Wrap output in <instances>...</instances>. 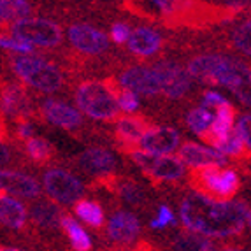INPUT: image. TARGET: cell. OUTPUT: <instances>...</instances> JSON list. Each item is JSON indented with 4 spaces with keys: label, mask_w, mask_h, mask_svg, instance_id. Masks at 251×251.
I'll return each mask as SVG.
<instances>
[{
    "label": "cell",
    "mask_w": 251,
    "mask_h": 251,
    "mask_svg": "<svg viewBox=\"0 0 251 251\" xmlns=\"http://www.w3.org/2000/svg\"><path fill=\"white\" fill-rule=\"evenodd\" d=\"M181 220L195 234L207 237H228L243 230L248 223V207L243 202L216 201L193 190L181 201Z\"/></svg>",
    "instance_id": "cell-1"
},
{
    "label": "cell",
    "mask_w": 251,
    "mask_h": 251,
    "mask_svg": "<svg viewBox=\"0 0 251 251\" xmlns=\"http://www.w3.org/2000/svg\"><path fill=\"white\" fill-rule=\"evenodd\" d=\"M188 72L202 84H218L237 97L239 102L251 105V69L225 54H201L190 60Z\"/></svg>",
    "instance_id": "cell-2"
},
{
    "label": "cell",
    "mask_w": 251,
    "mask_h": 251,
    "mask_svg": "<svg viewBox=\"0 0 251 251\" xmlns=\"http://www.w3.org/2000/svg\"><path fill=\"white\" fill-rule=\"evenodd\" d=\"M116 84L111 81H83L75 90V105L81 113L86 116L99 120V122H109L118 116L122 111L118 104Z\"/></svg>",
    "instance_id": "cell-3"
},
{
    "label": "cell",
    "mask_w": 251,
    "mask_h": 251,
    "mask_svg": "<svg viewBox=\"0 0 251 251\" xmlns=\"http://www.w3.org/2000/svg\"><path fill=\"white\" fill-rule=\"evenodd\" d=\"M11 67L26 86H32L37 92H58L63 84V75L56 65L37 58V56H32V54L14 56L11 60Z\"/></svg>",
    "instance_id": "cell-4"
},
{
    "label": "cell",
    "mask_w": 251,
    "mask_h": 251,
    "mask_svg": "<svg viewBox=\"0 0 251 251\" xmlns=\"http://www.w3.org/2000/svg\"><path fill=\"white\" fill-rule=\"evenodd\" d=\"M192 179L193 184L199 188L197 192L205 193L216 201H226L234 197L241 186L237 172L232 169H222L220 165L197 169Z\"/></svg>",
    "instance_id": "cell-5"
},
{
    "label": "cell",
    "mask_w": 251,
    "mask_h": 251,
    "mask_svg": "<svg viewBox=\"0 0 251 251\" xmlns=\"http://www.w3.org/2000/svg\"><path fill=\"white\" fill-rule=\"evenodd\" d=\"M11 28V35L30 42L32 46L54 48L62 42V28L54 21L44 18H23L14 21Z\"/></svg>",
    "instance_id": "cell-6"
},
{
    "label": "cell",
    "mask_w": 251,
    "mask_h": 251,
    "mask_svg": "<svg viewBox=\"0 0 251 251\" xmlns=\"http://www.w3.org/2000/svg\"><path fill=\"white\" fill-rule=\"evenodd\" d=\"M137 167L148 177L155 181H176L184 176V163L179 156L172 155H153L148 151L135 148L128 153Z\"/></svg>",
    "instance_id": "cell-7"
},
{
    "label": "cell",
    "mask_w": 251,
    "mask_h": 251,
    "mask_svg": "<svg viewBox=\"0 0 251 251\" xmlns=\"http://www.w3.org/2000/svg\"><path fill=\"white\" fill-rule=\"evenodd\" d=\"M44 190L53 201L60 202L63 205L77 204L84 193V186L71 172L62 169H51L42 177Z\"/></svg>",
    "instance_id": "cell-8"
},
{
    "label": "cell",
    "mask_w": 251,
    "mask_h": 251,
    "mask_svg": "<svg viewBox=\"0 0 251 251\" xmlns=\"http://www.w3.org/2000/svg\"><path fill=\"white\" fill-rule=\"evenodd\" d=\"M153 69L158 74L160 83H162V93L167 99L176 100L186 95V92L190 90V83H192L188 69L181 67L176 62H169V60L156 63Z\"/></svg>",
    "instance_id": "cell-9"
},
{
    "label": "cell",
    "mask_w": 251,
    "mask_h": 251,
    "mask_svg": "<svg viewBox=\"0 0 251 251\" xmlns=\"http://www.w3.org/2000/svg\"><path fill=\"white\" fill-rule=\"evenodd\" d=\"M120 86L144 97H155L162 93V83L153 67L135 65L120 75Z\"/></svg>",
    "instance_id": "cell-10"
},
{
    "label": "cell",
    "mask_w": 251,
    "mask_h": 251,
    "mask_svg": "<svg viewBox=\"0 0 251 251\" xmlns=\"http://www.w3.org/2000/svg\"><path fill=\"white\" fill-rule=\"evenodd\" d=\"M69 42L79 53L84 54H100L107 51L109 37L99 28L86 23H74L69 26L67 32Z\"/></svg>",
    "instance_id": "cell-11"
},
{
    "label": "cell",
    "mask_w": 251,
    "mask_h": 251,
    "mask_svg": "<svg viewBox=\"0 0 251 251\" xmlns=\"http://www.w3.org/2000/svg\"><path fill=\"white\" fill-rule=\"evenodd\" d=\"M179 132L172 126H151L141 139L139 148L153 155H169L179 146Z\"/></svg>",
    "instance_id": "cell-12"
},
{
    "label": "cell",
    "mask_w": 251,
    "mask_h": 251,
    "mask_svg": "<svg viewBox=\"0 0 251 251\" xmlns=\"http://www.w3.org/2000/svg\"><path fill=\"white\" fill-rule=\"evenodd\" d=\"M41 111L51 125L60 126L63 130H75L83 125V116H81L79 109L72 107L65 102L48 99L42 102Z\"/></svg>",
    "instance_id": "cell-13"
},
{
    "label": "cell",
    "mask_w": 251,
    "mask_h": 251,
    "mask_svg": "<svg viewBox=\"0 0 251 251\" xmlns=\"http://www.w3.org/2000/svg\"><path fill=\"white\" fill-rule=\"evenodd\" d=\"M177 156L181 158V162L184 165H188L192 169H205V167H213V165H225L226 158L225 155H222L220 151H216L214 148L201 146V144L195 143H186L179 148L177 151Z\"/></svg>",
    "instance_id": "cell-14"
},
{
    "label": "cell",
    "mask_w": 251,
    "mask_h": 251,
    "mask_svg": "<svg viewBox=\"0 0 251 251\" xmlns=\"http://www.w3.org/2000/svg\"><path fill=\"white\" fill-rule=\"evenodd\" d=\"M2 114L13 120H25L30 114V99L25 86L18 83L4 84L2 90Z\"/></svg>",
    "instance_id": "cell-15"
},
{
    "label": "cell",
    "mask_w": 251,
    "mask_h": 251,
    "mask_svg": "<svg viewBox=\"0 0 251 251\" xmlns=\"http://www.w3.org/2000/svg\"><path fill=\"white\" fill-rule=\"evenodd\" d=\"M0 186H2V193L23 199H35L41 193V186L32 176L18 171H7V169H4L0 174Z\"/></svg>",
    "instance_id": "cell-16"
},
{
    "label": "cell",
    "mask_w": 251,
    "mask_h": 251,
    "mask_svg": "<svg viewBox=\"0 0 251 251\" xmlns=\"http://www.w3.org/2000/svg\"><path fill=\"white\" fill-rule=\"evenodd\" d=\"M107 234L109 237L116 241V243L128 244L137 239L141 234V223L135 214L128 211H118L116 214L111 216L107 223Z\"/></svg>",
    "instance_id": "cell-17"
},
{
    "label": "cell",
    "mask_w": 251,
    "mask_h": 251,
    "mask_svg": "<svg viewBox=\"0 0 251 251\" xmlns=\"http://www.w3.org/2000/svg\"><path fill=\"white\" fill-rule=\"evenodd\" d=\"M151 125H148L146 120L137 116H123L116 123V139L120 141L122 148L130 153L134 151L135 146L141 144V139L144 137Z\"/></svg>",
    "instance_id": "cell-18"
},
{
    "label": "cell",
    "mask_w": 251,
    "mask_h": 251,
    "mask_svg": "<svg viewBox=\"0 0 251 251\" xmlns=\"http://www.w3.org/2000/svg\"><path fill=\"white\" fill-rule=\"evenodd\" d=\"M79 167L92 176H105L111 174L116 167V158L105 148H88L77 158Z\"/></svg>",
    "instance_id": "cell-19"
},
{
    "label": "cell",
    "mask_w": 251,
    "mask_h": 251,
    "mask_svg": "<svg viewBox=\"0 0 251 251\" xmlns=\"http://www.w3.org/2000/svg\"><path fill=\"white\" fill-rule=\"evenodd\" d=\"M234 122H235V109L230 102L225 104V105H222V107H218L216 114H214V122H213V125H211L209 134L205 135L202 141H205L211 148L216 150V148L232 134V130L235 128Z\"/></svg>",
    "instance_id": "cell-20"
},
{
    "label": "cell",
    "mask_w": 251,
    "mask_h": 251,
    "mask_svg": "<svg viewBox=\"0 0 251 251\" xmlns=\"http://www.w3.org/2000/svg\"><path fill=\"white\" fill-rule=\"evenodd\" d=\"M126 46L134 54L148 58V56L158 53V50L162 48V35L150 26H139V28L132 30V35H130Z\"/></svg>",
    "instance_id": "cell-21"
},
{
    "label": "cell",
    "mask_w": 251,
    "mask_h": 251,
    "mask_svg": "<svg viewBox=\"0 0 251 251\" xmlns=\"http://www.w3.org/2000/svg\"><path fill=\"white\" fill-rule=\"evenodd\" d=\"M0 220H2V225L7 228L20 230L26 223L25 205L7 193H2V197H0Z\"/></svg>",
    "instance_id": "cell-22"
},
{
    "label": "cell",
    "mask_w": 251,
    "mask_h": 251,
    "mask_svg": "<svg viewBox=\"0 0 251 251\" xmlns=\"http://www.w3.org/2000/svg\"><path fill=\"white\" fill-rule=\"evenodd\" d=\"M60 226H62L63 230H65V234L69 235L74 251H92V248H93L92 237H90L88 232L84 230L79 223L75 222L74 218L69 216V214H63L62 225Z\"/></svg>",
    "instance_id": "cell-23"
},
{
    "label": "cell",
    "mask_w": 251,
    "mask_h": 251,
    "mask_svg": "<svg viewBox=\"0 0 251 251\" xmlns=\"http://www.w3.org/2000/svg\"><path fill=\"white\" fill-rule=\"evenodd\" d=\"M62 211L58 205L50 204V202H37L32 207V220L37 225L44 228H54V226L62 225Z\"/></svg>",
    "instance_id": "cell-24"
},
{
    "label": "cell",
    "mask_w": 251,
    "mask_h": 251,
    "mask_svg": "<svg viewBox=\"0 0 251 251\" xmlns=\"http://www.w3.org/2000/svg\"><path fill=\"white\" fill-rule=\"evenodd\" d=\"M167 20H179L193 9V0H148Z\"/></svg>",
    "instance_id": "cell-25"
},
{
    "label": "cell",
    "mask_w": 251,
    "mask_h": 251,
    "mask_svg": "<svg viewBox=\"0 0 251 251\" xmlns=\"http://www.w3.org/2000/svg\"><path fill=\"white\" fill-rule=\"evenodd\" d=\"M171 251H218L207 237L201 234H179L171 244Z\"/></svg>",
    "instance_id": "cell-26"
},
{
    "label": "cell",
    "mask_w": 251,
    "mask_h": 251,
    "mask_svg": "<svg viewBox=\"0 0 251 251\" xmlns=\"http://www.w3.org/2000/svg\"><path fill=\"white\" fill-rule=\"evenodd\" d=\"M213 122H214V114L211 113V109L204 107V105L192 109L188 113V116H186V123H188L190 130H192L193 134H197L201 139H204L205 135L209 134Z\"/></svg>",
    "instance_id": "cell-27"
},
{
    "label": "cell",
    "mask_w": 251,
    "mask_h": 251,
    "mask_svg": "<svg viewBox=\"0 0 251 251\" xmlns=\"http://www.w3.org/2000/svg\"><path fill=\"white\" fill-rule=\"evenodd\" d=\"M30 13L28 0H0V18L2 25H13L14 21L23 20Z\"/></svg>",
    "instance_id": "cell-28"
},
{
    "label": "cell",
    "mask_w": 251,
    "mask_h": 251,
    "mask_svg": "<svg viewBox=\"0 0 251 251\" xmlns=\"http://www.w3.org/2000/svg\"><path fill=\"white\" fill-rule=\"evenodd\" d=\"M75 216L79 218L81 222H84L90 226H102L104 225V211L95 201H83L81 199L77 204L74 205Z\"/></svg>",
    "instance_id": "cell-29"
},
{
    "label": "cell",
    "mask_w": 251,
    "mask_h": 251,
    "mask_svg": "<svg viewBox=\"0 0 251 251\" xmlns=\"http://www.w3.org/2000/svg\"><path fill=\"white\" fill-rule=\"evenodd\" d=\"M25 153L32 162L44 163L53 156V146L42 137H32L25 143Z\"/></svg>",
    "instance_id": "cell-30"
},
{
    "label": "cell",
    "mask_w": 251,
    "mask_h": 251,
    "mask_svg": "<svg viewBox=\"0 0 251 251\" xmlns=\"http://www.w3.org/2000/svg\"><path fill=\"white\" fill-rule=\"evenodd\" d=\"M232 44L237 51L251 56V18L237 26L232 34Z\"/></svg>",
    "instance_id": "cell-31"
},
{
    "label": "cell",
    "mask_w": 251,
    "mask_h": 251,
    "mask_svg": "<svg viewBox=\"0 0 251 251\" xmlns=\"http://www.w3.org/2000/svg\"><path fill=\"white\" fill-rule=\"evenodd\" d=\"M243 150H246V146H244L243 135H241L239 128L232 130V134L216 148V151H220L225 156H237L243 153Z\"/></svg>",
    "instance_id": "cell-32"
},
{
    "label": "cell",
    "mask_w": 251,
    "mask_h": 251,
    "mask_svg": "<svg viewBox=\"0 0 251 251\" xmlns=\"http://www.w3.org/2000/svg\"><path fill=\"white\" fill-rule=\"evenodd\" d=\"M118 193L123 201H126L132 205H137L144 201V193L141 192V188L137 184L130 183V181H120L118 183Z\"/></svg>",
    "instance_id": "cell-33"
},
{
    "label": "cell",
    "mask_w": 251,
    "mask_h": 251,
    "mask_svg": "<svg viewBox=\"0 0 251 251\" xmlns=\"http://www.w3.org/2000/svg\"><path fill=\"white\" fill-rule=\"evenodd\" d=\"M0 46L4 48V50L14 51V53H20V54L34 53V46H32L30 42L14 37V35H2V39H0Z\"/></svg>",
    "instance_id": "cell-34"
},
{
    "label": "cell",
    "mask_w": 251,
    "mask_h": 251,
    "mask_svg": "<svg viewBox=\"0 0 251 251\" xmlns=\"http://www.w3.org/2000/svg\"><path fill=\"white\" fill-rule=\"evenodd\" d=\"M118 104H120V109L123 113L132 114L139 109V97L137 93L130 92V90L122 88L120 93H118Z\"/></svg>",
    "instance_id": "cell-35"
},
{
    "label": "cell",
    "mask_w": 251,
    "mask_h": 251,
    "mask_svg": "<svg viewBox=\"0 0 251 251\" xmlns=\"http://www.w3.org/2000/svg\"><path fill=\"white\" fill-rule=\"evenodd\" d=\"M176 225V216L172 213V209L169 205H160L158 213H156V218H153L150 223L151 228H165V226Z\"/></svg>",
    "instance_id": "cell-36"
},
{
    "label": "cell",
    "mask_w": 251,
    "mask_h": 251,
    "mask_svg": "<svg viewBox=\"0 0 251 251\" xmlns=\"http://www.w3.org/2000/svg\"><path fill=\"white\" fill-rule=\"evenodd\" d=\"M130 35H132V30L126 23H114L111 26V41L114 44H125L130 41Z\"/></svg>",
    "instance_id": "cell-37"
},
{
    "label": "cell",
    "mask_w": 251,
    "mask_h": 251,
    "mask_svg": "<svg viewBox=\"0 0 251 251\" xmlns=\"http://www.w3.org/2000/svg\"><path fill=\"white\" fill-rule=\"evenodd\" d=\"M225 104H228V100H226L222 93L213 92V90H207V92L202 95V105L207 109H214V111H216L218 107H222V105H225Z\"/></svg>",
    "instance_id": "cell-38"
},
{
    "label": "cell",
    "mask_w": 251,
    "mask_h": 251,
    "mask_svg": "<svg viewBox=\"0 0 251 251\" xmlns=\"http://www.w3.org/2000/svg\"><path fill=\"white\" fill-rule=\"evenodd\" d=\"M237 128H239V132H241V135H243L246 150L251 151V114H246V116H243L239 120Z\"/></svg>",
    "instance_id": "cell-39"
},
{
    "label": "cell",
    "mask_w": 251,
    "mask_h": 251,
    "mask_svg": "<svg viewBox=\"0 0 251 251\" xmlns=\"http://www.w3.org/2000/svg\"><path fill=\"white\" fill-rule=\"evenodd\" d=\"M16 135L18 139H23V141H28V139L34 137V125L26 120H18L16 122Z\"/></svg>",
    "instance_id": "cell-40"
},
{
    "label": "cell",
    "mask_w": 251,
    "mask_h": 251,
    "mask_svg": "<svg viewBox=\"0 0 251 251\" xmlns=\"http://www.w3.org/2000/svg\"><path fill=\"white\" fill-rule=\"evenodd\" d=\"M222 2L226 7H232V9H244L248 5H251V0H222Z\"/></svg>",
    "instance_id": "cell-41"
},
{
    "label": "cell",
    "mask_w": 251,
    "mask_h": 251,
    "mask_svg": "<svg viewBox=\"0 0 251 251\" xmlns=\"http://www.w3.org/2000/svg\"><path fill=\"white\" fill-rule=\"evenodd\" d=\"M7 163H9V148H7V143L2 141V165L7 167Z\"/></svg>",
    "instance_id": "cell-42"
},
{
    "label": "cell",
    "mask_w": 251,
    "mask_h": 251,
    "mask_svg": "<svg viewBox=\"0 0 251 251\" xmlns=\"http://www.w3.org/2000/svg\"><path fill=\"white\" fill-rule=\"evenodd\" d=\"M2 251H23V250H20V248H7V246H4V248H2Z\"/></svg>",
    "instance_id": "cell-43"
},
{
    "label": "cell",
    "mask_w": 251,
    "mask_h": 251,
    "mask_svg": "<svg viewBox=\"0 0 251 251\" xmlns=\"http://www.w3.org/2000/svg\"><path fill=\"white\" fill-rule=\"evenodd\" d=\"M222 251H244V250H239V248H226V250H222Z\"/></svg>",
    "instance_id": "cell-44"
},
{
    "label": "cell",
    "mask_w": 251,
    "mask_h": 251,
    "mask_svg": "<svg viewBox=\"0 0 251 251\" xmlns=\"http://www.w3.org/2000/svg\"><path fill=\"white\" fill-rule=\"evenodd\" d=\"M248 223H250V226H251V211L248 213Z\"/></svg>",
    "instance_id": "cell-45"
}]
</instances>
